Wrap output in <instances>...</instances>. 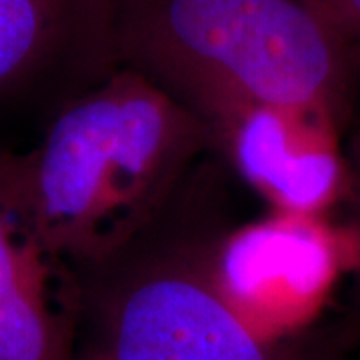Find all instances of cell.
Returning a JSON list of instances; mask_svg holds the SVG:
<instances>
[{
	"instance_id": "5",
	"label": "cell",
	"mask_w": 360,
	"mask_h": 360,
	"mask_svg": "<svg viewBox=\"0 0 360 360\" xmlns=\"http://www.w3.org/2000/svg\"><path fill=\"white\" fill-rule=\"evenodd\" d=\"M338 269L333 231L319 217L286 212L229 231L214 260L224 298L264 340L319 309Z\"/></svg>"
},
{
	"instance_id": "4",
	"label": "cell",
	"mask_w": 360,
	"mask_h": 360,
	"mask_svg": "<svg viewBox=\"0 0 360 360\" xmlns=\"http://www.w3.org/2000/svg\"><path fill=\"white\" fill-rule=\"evenodd\" d=\"M118 66L115 0H0V155Z\"/></svg>"
},
{
	"instance_id": "6",
	"label": "cell",
	"mask_w": 360,
	"mask_h": 360,
	"mask_svg": "<svg viewBox=\"0 0 360 360\" xmlns=\"http://www.w3.org/2000/svg\"><path fill=\"white\" fill-rule=\"evenodd\" d=\"M214 150L278 212L321 217L345 196L342 136L309 116L250 108L214 134Z\"/></svg>"
},
{
	"instance_id": "1",
	"label": "cell",
	"mask_w": 360,
	"mask_h": 360,
	"mask_svg": "<svg viewBox=\"0 0 360 360\" xmlns=\"http://www.w3.org/2000/svg\"><path fill=\"white\" fill-rule=\"evenodd\" d=\"M208 153L214 141L193 112L118 66L18 153L30 229L63 264L108 257L162 212Z\"/></svg>"
},
{
	"instance_id": "8",
	"label": "cell",
	"mask_w": 360,
	"mask_h": 360,
	"mask_svg": "<svg viewBox=\"0 0 360 360\" xmlns=\"http://www.w3.org/2000/svg\"><path fill=\"white\" fill-rule=\"evenodd\" d=\"M309 6L350 46H360V0H307Z\"/></svg>"
},
{
	"instance_id": "3",
	"label": "cell",
	"mask_w": 360,
	"mask_h": 360,
	"mask_svg": "<svg viewBox=\"0 0 360 360\" xmlns=\"http://www.w3.org/2000/svg\"><path fill=\"white\" fill-rule=\"evenodd\" d=\"M208 180L193 170L127 245L65 264L94 335L90 360H274L217 283V250L231 229L210 202Z\"/></svg>"
},
{
	"instance_id": "2",
	"label": "cell",
	"mask_w": 360,
	"mask_h": 360,
	"mask_svg": "<svg viewBox=\"0 0 360 360\" xmlns=\"http://www.w3.org/2000/svg\"><path fill=\"white\" fill-rule=\"evenodd\" d=\"M118 65L214 134L270 106L348 124L352 46L307 0H115Z\"/></svg>"
},
{
	"instance_id": "7",
	"label": "cell",
	"mask_w": 360,
	"mask_h": 360,
	"mask_svg": "<svg viewBox=\"0 0 360 360\" xmlns=\"http://www.w3.org/2000/svg\"><path fill=\"white\" fill-rule=\"evenodd\" d=\"M342 155L347 165V188L342 200L348 205V234L352 260V304L360 333V66L350 86L348 124L342 134Z\"/></svg>"
}]
</instances>
